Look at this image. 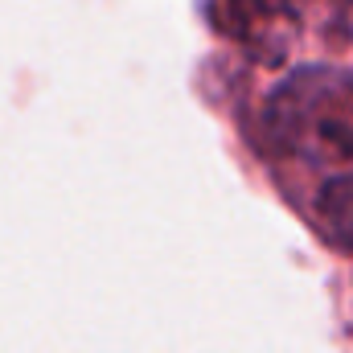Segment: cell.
<instances>
[{
	"instance_id": "3",
	"label": "cell",
	"mask_w": 353,
	"mask_h": 353,
	"mask_svg": "<svg viewBox=\"0 0 353 353\" xmlns=\"http://www.w3.org/2000/svg\"><path fill=\"white\" fill-rule=\"evenodd\" d=\"M321 222L341 247L353 251V169L321 189Z\"/></svg>"
},
{
	"instance_id": "2",
	"label": "cell",
	"mask_w": 353,
	"mask_h": 353,
	"mask_svg": "<svg viewBox=\"0 0 353 353\" xmlns=\"http://www.w3.org/2000/svg\"><path fill=\"white\" fill-rule=\"evenodd\" d=\"M288 0H210V17L239 41H263L288 21Z\"/></svg>"
},
{
	"instance_id": "1",
	"label": "cell",
	"mask_w": 353,
	"mask_h": 353,
	"mask_svg": "<svg viewBox=\"0 0 353 353\" xmlns=\"http://www.w3.org/2000/svg\"><path fill=\"white\" fill-rule=\"evenodd\" d=\"M267 128L283 152L316 169H353V74L308 66L267 103Z\"/></svg>"
},
{
	"instance_id": "4",
	"label": "cell",
	"mask_w": 353,
	"mask_h": 353,
	"mask_svg": "<svg viewBox=\"0 0 353 353\" xmlns=\"http://www.w3.org/2000/svg\"><path fill=\"white\" fill-rule=\"evenodd\" d=\"M350 4H353V0H350Z\"/></svg>"
}]
</instances>
